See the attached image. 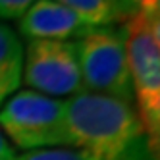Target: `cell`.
<instances>
[{
	"label": "cell",
	"instance_id": "cell-1",
	"mask_svg": "<svg viewBox=\"0 0 160 160\" xmlns=\"http://www.w3.org/2000/svg\"><path fill=\"white\" fill-rule=\"evenodd\" d=\"M66 135L68 148L91 160H143L158 151L133 104L89 91L66 100Z\"/></svg>",
	"mask_w": 160,
	"mask_h": 160
},
{
	"label": "cell",
	"instance_id": "cell-2",
	"mask_svg": "<svg viewBox=\"0 0 160 160\" xmlns=\"http://www.w3.org/2000/svg\"><path fill=\"white\" fill-rule=\"evenodd\" d=\"M133 104L154 148L160 139V18L133 16L122 21Z\"/></svg>",
	"mask_w": 160,
	"mask_h": 160
},
{
	"label": "cell",
	"instance_id": "cell-3",
	"mask_svg": "<svg viewBox=\"0 0 160 160\" xmlns=\"http://www.w3.org/2000/svg\"><path fill=\"white\" fill-rule=\"evenodd\" d=\"M0 128L23 151L68 148L66 100L31 89L14 93L0 108Z\"/></svg>",
	"mask_w": 160,
	"mask_h": 160
},
{
	"label": "cell",
	"instance_id": "cell-4",
	"mask_svg": "<svg viewBox=\"0 0 160 160\" xmlns=\"http://www.w3.org/2000/svg\"><path fill=\"white\" fill-rule=\"evenodd\" d=\"M83 89L133 104V89L122 27H95L75 41Z\"/></svg>",
	"mask_w": 160,
	"mask_h": 160
},
{
	"label": "cell",
	"instance_id": "cell-5",
	"mask_svg": "<svg viewBox=\"0 0 160 160\" xmlns=\"http://www.w3.org/2000/svg\"><path fill=\"white\" fill-rule=\"evenodd\" d=\"M21 81L52 98L83 93L75 41H29L23 47Z\"/></svg>",
	"mask_w": 160,
	"mask_h": 160
},
{
	"label": "cell",
	"instance_id": "cell-6",
	"mask_svg": "<svg viewBox=\"0 0 160 160\" xmlns=\"http://www.w3.org/2000/svg\"><path fill=\"white\" fill-rule=\"evenodd\" d=\"M18 21L19 33L27 41H79L91 31L72 10L56 0H39Z\"/></svg>",
	"mask_w": 160,
	"mask_h": 160
},
{
	"label": "cell",
	"instance_id": "cell-7",
	"mask_svg": "<svg viewBox=\"0 0 160 160\" xmlns=\"http://www.w3.org/2000/svg\"><path fill=\"white\" fill-rule=\"evenodd\" d=\"M23 44L18 33L0 21V108L21 85Z\"/></svg>",
	"mask_w": 160,
	"mask_h": 160
},
{
	"label": "cell",
	"instance_id": "cell-8",
	"mask_svg": "<svg viewBox=\"0 0 160 160\" xmlns=\"http://www.w3.org/2000/svg\"><path fill=\"white\" fill-rule=\"evenodd\" d=\"M66 6L91 29L108 27L120 21L116 0H56Z\"/></svg>",
	"mask_w": 160,
	"mask_h": 160
},
{
	"label": "cell",
	"instance_id": "cell-9",
	"mask_svg": "<svg viewBox=\"0 0 160 160\" xmlns=\"http://www.w3.org/2000/svg\"><path fill=\"white\" fill-rule=\"evenodd\" d=\"M120 21L133 16H151L160 18V0H116Z\"/></svg>",
	"mask_w": 160,
	"mask_h": 160
},
{
	"label": "cell",
	"instance_id": "cell-10",
	"mask_svg": "<svg viewBox=\"0 0 160 160\" xmlns=\"http://www.w3.org/2000/svg\"><path fill=\"white\" fill-rule=\"evenodd\" d=\"M16 160H91L87 154L75 148H39V151H27L25 154L18 156Z\"/></svg>",
	"mask_w": 160,
	"mask_h": 160
},
{
	"label": "cell",
	"instance_id": "cell-11",
	"mask_svg": "<svg viewBox=\"0 0 160 160\" xmlns=\"http://www.w3.org/2000/svg\"><path fill=\"white\" fill-rule=\"evenodd\" d=\"M37 2L39 0H0V18L2 19H19Z\"/></svg>",
	"mask_w": 160,
	"mask_h": 160
},
{
	"label": "cell",
	"instance_id": "cell-12",
	"mask_svg": "<svg viewBox=\"0 0 160 160\" xmlns=\"http://www.w3.org/2000/svg\"><path fill=\"white\" fill-rule=\"evenodd\" d=\"M16 158H18V154L14 152L12 145L6 141V137L0 131V160H16Z\"/></svg>",
	"mask_w": 160,
	"mask_h": 160
},
{
	"label": "cell",
	"instance_id": "cell-13",
	"mask_svg": "<svg viewBox=\"0 0 160 160\" xmlns=\"http://www.w3.org/2000/svg\"><path fill=\"white\" fill-rule=\"evenodd\" d=\"M143 160H156V158H154V156H151V158H143Z\"/></svg>",
	"mask_w": 160,
	"mask_h": 160
}]
</instances>
